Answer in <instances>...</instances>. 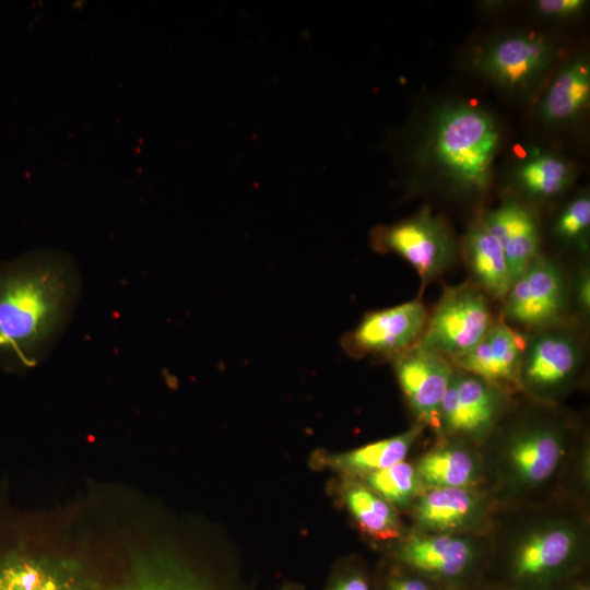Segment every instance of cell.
Masks as SVG:
<instances>
[{"label":"cell","instance_id":"11","mask_svg":"<svg viewBox=\"0 0 590 590\" xmlns=\"http://www.w3.org/2000/svg\"><path fill=\"white\" fill-rule=\"evenodd\" d=\"M427 318L420 300L370 312L352 333V345L362 353L396 356L417 342Z\"/></svg>","mask_w":590,"mask_h":590},{"label":"cell","instance_id":"14","mask_svg":"<svg viewBox=\"0 0 590 590\" xmlns=\"http://www.w3.org/2000/svg\"><path fill=\"white\" fill-rule=\"evenodd\" d=\"M482 220L498 239L514 282L541 255L533 213L522 203L509 200L484 214Z\"/></svg>","mask_w":590,"mask_h":590},{"label":"cell","instance_id":"8","mask_svg":"<svg viewBox=\"0 0 590 590\" xmlns=\"http://www.w3.org/2000/svg\"><path fill=\"white\" fill-rule=\"evenodd\" d=\"M555 56L551 40L534 33L498 37L475 55V70L507 90H523L542 78Z\"/></svg>","mask_w":590,"mask_h":590},{"label":"cell","instance_id":"30","mask_svg":"<svg viewBox=\"0 0 590 590\" xmlns=\"http://www.w3.org/2000/svg\"><path fill=\"white\" fill-rule=\"evenodd\" d=\"M581 590H589V588H583V589H581Z\"/></svg>","mask_w":590,"mask_h":590},{"label":"cell","instance_id":"12","mask_svg":"<svg viewBox=\"0 0 590 590\" xmlns=\"http://www.w3.org/2000/svg\"><path fill=\"white\" fill-rule=\"evenodd\" d=\"M524 341L505 321H494L485 335L468 352L450 359L457 369L471 373L503 389L518 385ZM504 390V389H503Z\"/></svg>","mask_w":590,"mask_h":590},{"label":"cell","instance_id":"21","mask_svg":"<svg viewBox=\"0 0 590 590\" xmlns=\"http://www.w3.org/2000/svg\"><path fill=\"white\" fill-rule=\"evenodd\" d=\"M422 426H413L406 432L365 445L350 452L338 456L334 463L354 473H370L392 467L405 458L410 448L420 436Z\"/></svg>","mask_w":590,"mask_h":590},{"label":"cell","instance_id":"7","mask_svg":"<svg viewBox=\"0 0 590 590\" xmlns=\"http://www.w3.org/2000/svg\"><path fill=\"white\" fill-rule=\"evenodd\" d=\"M376 246L405 259L424 282L442 274L455 261L457 245L447 224L430 209L375 233Z\"/></svg>","mask_w":590,"mask_h":590},{"label":"cell","instance_id":"16","mask_svg":"<svg viewBox=\"0 0 590 590\" xmlns=\"http://www.w3.org/2000/svg\"><path fill=\"white\" fill-rule=\"evenodd\" d=\"M399 556L408 565L437 576L462 574L474 558L470 540L446 533H415L400 546Z\"/></svg>","mask_w":590,"mask_h":590},{"label":"cell","instance_id":"25","mask_svg":"<svg viewBox=\"0 0 590 590\" xmlns=\"http://www.w3.org/2000/svg\"><path fill=\"white\" fill-rule=\"evenodd\" d=\"M587 4L585 0H539L534 9L543 17L569 19L580 14Z\"/></svg>","mask_w":590,"mask_h":590},{"label":"cell","instance_id":"2","mask_svg":"<svg viewBox=\"0 0 590 590\" xmlns=\"http://www.w3.org/2000/svg\"><path fill=\"white\" fill-rule=\"evenodd\" d=\"M500 128L487 110L452 102L430 117L416 156L442 184L462 193H481L492 180Z\"/></svg>","mask_w":590,"mask_h":590},{"label":"cell","instance_id":"26","mask_svg":"<svg viewBox=\"0 0 590 590\" xmlns=\"http://www.w3.org/2000/svg\"><path fill=\"white\" fill-rule=\"evenodd\" d=\"M570 294L574 295L575 304L586 318L590 311V273L589 267L582 266L576 276Z\"/></svg>","mask_w":590,"mask_h":590},{"label":"cell","instance_id":"15","mask_svg":"<svg viewBox=\"0 0 590 590\" xmlns=\"http://www.w3.org/2000/svg\"><path fill=\"white\" fill-rule=\"evenodd\" d=\"M480 496L464 487H429L414 506L417 527L426 533L452 534L472 527L481 518Z\"/></svg>","mask_w":590,"mask_h":590},{"label":"cell","instance_id":"18","mask_svg":"<svg viewBox=\"0 0 590 590\" xmlns=\"http://www.w3.org/2000/svg\"><path fill=\"white\" fill-rule=\"evenodd\" d=\"M463 250L476 286L488 297L503 300L512 280L504 250L482 217L467 232Z\"/></svg>","mask_w":590,"mask_h":590},{"label":"cell","instance_id":"4","mask_svg":"<svg viewBox=\"0 0 590 590\" xmlns=\"http://www.w3.org/2000/svg\"><path fill=\"white\" fill-rule=\"evenodd\" d=\"M582 359L581 343L565 324L532 332L524 342L518 385L531 397L553 402L574 382Z\"/></svg>","mask_w":590,"mask_h":590},{"label":"cell","instance_id":"29","mask_svg":"<svg viewBox=\"0 0 590 590\" xmlns=\"http://www.w3.org/2000/svg\"><path fill=\"white\" fill-rule=\"evenodd\" d=\"M389 590H432L425 582L414 578L394 580Z\"/></svg>","mask_w":590,"mask_h":590},{"label":"cell","instance_id":"5","mask_svg":"<svg viewBox=\"0 0 590 590\" xmlns=\"http://www.w3.org/2000/svg\"><path fill=\"white\" fill-rule=\"evenodd\" d=\"M569 300L562 269L540 255L511 283L503 298V315L506 321L535 332L564 324Z\"/></svg>","mask_w":590,"mask_h":590},{"label":"cell","instance_id":"28","mask_svg":"<svg viewBox=\"0 0 590 590\" xmlns=\"http://www.w3.org/2000/svg\"><path fill=\"white\" fill-rule=\"evenodd\" d=\"M52 582H12L0 586V590H55Z\"/></svg>","mask_w":590,"mask_h":590},{"label":"cell","instance_id":"10","mask_svg":"<svg viewBox=\"0 0 590 590\" xmlns=\"http://www.w3.org/2000/svg\"><path fill=\"white\" fill-rule=\"evenodd\" d=\"M394 357L397 378L412 411L421 422L437 427L455 367L447 357L416 344Z\"/></svg>","mask_w":590,"mask_h":590},{"label":"cell","instance_id":"13","mask_svg":"<svg viewBox=\"0 0 590 590\" xmlns=\"http://www.w3.org/2000/svg\"><path fill=\"white\" fill-rule=\"evenodd\" d=\"M579 542L578 531L567 522L539 524L519 539L514 553L515 573L522 579L547 576L570 560Z\"/></svg>","mask_w":590,"mask_h":590},{"label":"cell","instance_id":"19","mask_svg":"<svg viewBox=\"0 0 590 590\" xmlns=\"http://www.w3.org/2000/svg\"><path fill=\"white\" fill-rule=\"evenodd\" d=\"M414 468L422 484L429 487L470 488L481 471L477 456L456 442L433 448L417 460Z\"/></svg>","mask_w":590,"mask_h":590},{"label":"cell","instance_id":"9","mask_svg":"<svg viewBox=\"0 0 590 590\" xmlns=\"http://www.w3.org/2000/svg\"><path fill=\"white\" fill-rule=\"evenodd\" d=\"M505 401L503 389L455 368L439 409L436 428L450 436L481 439L498 422Z\"/></svg>","mask_w":590,"mask_h":590},{"label":"cell","instance_id":"23","mask_svg":"<svg viewBox=\"0 0 590 590\" xmlns=\"http://www.w3.org/2000/svg\"><path fill=\"white\" fill-rule=\"evenodd\" d=\"M365 480L369 489L388 503L400 506L406 505L423 486L414 465L404 461L367 473Z\"/></svg>","mask_w":590,"mask_h":590},{"label":"cell","instance_id":"27","mask_svg":"<svg viewBox=\"0 0 590 590\" xmlns=\"http://www.w3.org/2000/svg\"><path fill=\"white\" fill-rule=\"evenodd\" d=\"M330 590H369V586L363 576L353 574L338 580Z\"/></svg>","mask_w":590,"mask_h":590},{"label":"cell","instance_id":"3","mask_svg":"<svg viewBox=\"0 0 590 590\" xmlns=\"http://www.w3.org/2000/svg\"><path fill=\"white\" fill-rule=\"evenodd\" d=\"M494 321L488 296L476 285L449 287L415 344L450 361L471 350Z\"/></svg>","mask_w":590,"mask_h":590},{"label":"cell","instance_id":"17","mask_svg":"<svg viewBox=\"0 0 590 590\" xmlns=\"http://www.w3.org/2000/svg\"><path fill=\"white\" fill-rule=\"evenodd\" d=\"M590 101V64L583 56L567 61L548 85L539 107L548 125H565L578 118Z\"/></svg>","mask_w":590,"mask_h":590},{"label":"cell","instance_id":"22","mask_svg":"<svg viewBox=\"0 0 590 590\" xmlns=\"http://www.w3.org/2000/svg\"><path fill=\"white\" fill-rule=\"evenodd\" d=\"M344 497L351 515L363 532L382 541L399 536L400 521L390 503L359 485L350 486Z\"/></svg>","mask_w":590,"mask_h":590},{"label":"cell","instance_id":"24","mask_svg":"<svg viewBox=\"0 0 590 590\" xmlns=\"http://www.w3.org/2000/svg\"><path fill=\"white\" fill-rule=\"evenodd\" d=\"M590 227V198L587 193L575 197L559 213L554 224L558 239L586 249Z\"/></svg>","mask_w":590,"mask_h":590},{"label":"cell","instance_id":"20","mask_svg":"<svg viewBox=\"0 0 590 590\" xmlns=\"http://www.w3.org/2000/svg\"><path fill=\"white\" fill-rule=\"evenodd\" d=\"M574 176V168L565 158L540 149L529 151L516 168L517 184L533 200H548L560 194Z\"/></svg>","mask_w":590,"mask_h":590},{"label":"cell","instance_id":"1","mask_svg":"<svg viewBox=\"0 0 590 590\" xmlns=\"http://www.w3.org/2000/svg\"><path fill=\"white\" fill-rule=\"evenodd\" d=\"M81 290L80 270L64 255L0 262V367L24 371L42 363L71 322Z\"/></svg>","mask_w":590,"mask_h":590},{"label":"cell","instance_id":"6","mask_svg":"<svg viewBox=\"0 0 590 590\" xmlns=\"http://www.w3.org/2000/svg\"><path fill=\"white\" fill-rule=\"evenodd\" d=\"M567 451V438L556 424L531 421L518 426L500 452V473L515 491L538 487L557 471Z\"/></svg>","mask_w":590,"mask_h":590}]
</instances>
